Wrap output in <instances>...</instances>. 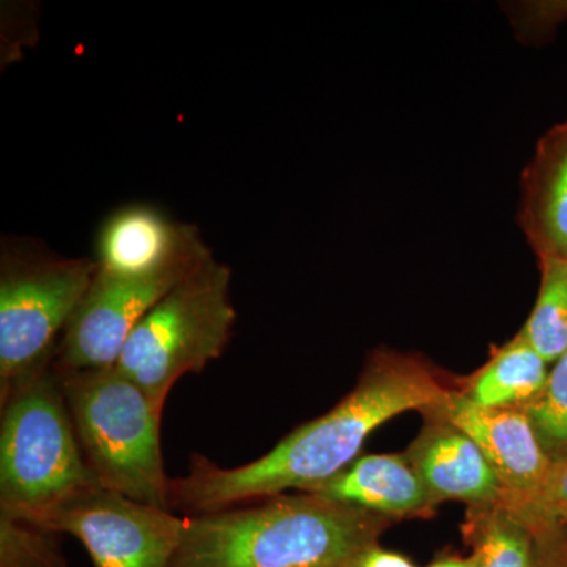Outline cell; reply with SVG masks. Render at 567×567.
Listing matches in <instances>:
<instances>
[{
    "label": "cell",
    "mask_w": 567,
    "mask_h": 567,
    "mask_svg": "<svg viewBox=\"0 0 567 567\" xmlns=\"http://www.w3.org/2000/svg\"><path fill=\"white\" fill-rule=\"evenodd\" d=\"M520 410L550 461L567 458V352L555 361L544 390Z\"/></svg>",
    "instance_id": "17"
},
{
    "label": "cell",
    "mask_w": 567,
    "mask_h": 567,
    "mask_svg": "<svg viewBox=\"0 0 567 567\" xmlns=\"http://www.w3.org/2000/svg\"><path fill=\"white\" fill-rule=\"evenodd\" d=\"M210 257L196 226L175 221L155 205L133 203L115 208L100 224L93 260L100 274L148 278L196 270Z\"/></svg>",
    "instance_id": "9"
},
{
    "label": "cell",
    "mask_w": 567,
    "mask_h": 567,
    "mask_svg": "<svg viewBox=\"0 0 567 567\" xmlns=\"http://www.w3.org/2000/svg\"><path fill=\"white\" fill-rule=\"evenodd\" d=\"M537 567H567V539L557 536H537Z\"/></svg>",
    "instance_id": "22"
},
{
    "label": "cell",
    "mask_w": 567,
    "mask_h": 567,
    "mask_svg": "<svg viewBox=\"0 0 567 567\" xmlns=\"http://www.w3.org/2000/svg\"><path fill=\"white\" fill-rule=\"evenodd\" d=\"M305 494L323 496L391 520L427 517L439 505L406 454L360 456L341 473Z\"/></svg>",
    "instance_id": "12"
},
{
    "label": "cell",
    "mask_w": 567,
    "mask_h": 567,
    "mask_svg": "<svg viewBox=\"0 0 567 567\" xmlns=\"http://www.w3.org/2000/svg\"><path fill=\"white\" fill-rule=\"evenodd\" d=\"M347 567H416L412 559L398 551L386 550L379 543L361 550Z\"/></svg>",
    "instance_id": "21"
},
{
    "label": "cell",
    "mask_w": 567,
    "mask_h": 567,
    "mask_svg": "<svg viewBox=\"0 0 567 567\" xmlns=\"http://www.w3.org/2000/svg\"><path fill=\"white\" fill-rule=\"evenodd\" d=\"M436 410L483 451L502 483V505H524L543 488L554 462L524 410L486 409L454 388Z\"/></svg>",
    "instance_id": "10"
},
{
    "label": "cell",
    "mask_w": 567,
    "mask_h": 567,
    "mask_svg": "<svg viewBox=\"0 0 567 567\" xmlns=\"http://www.w3.org/2000/svg\"><path fill=\"white\" fill-rule=\"evenodd\" d=\"M424 413L427 423L405 454L435 502L453 499L468 507L502 502V483L476 443L436 406Z\"/></svg>",
    "instance_id": "11"
},
{
    "label": "cell",
    "mask_w": 567,
    "mask_h": 567,
    "mask_svg": "<svg viewBox=\"0 0 567 567\" xmlns=\"http://www.w3.org/2000/svg\"><path fill=\"white\" fill-rule=\"evenodd\" d=\"M511 20L525 39H537L554 31L567 18V0L513 3Z\"/></svg>",
    "instance_id": "20"
},
{
    "label": "cell",
    "mask_w": 567,
    "mask_h": 567,
    "mask_svg": "<svg viewBox=\"0 0 567 567\" xmlns=\"http://www.w3.org/2000/svg\"><path fill=\"white\" fill-rule=\"evenodd\" d=\"M394 520L305 494L183 517L171 567H347Z\"/></svg>",
    "instance_id": "2"
},
{
    "label": "cell",
    "mask_w": 567,
    "mask_h": 567,
    "mask_svg": "<svg viewBox=\"0 0 567 567\" xmlns=\"http://www.w3.org/2000/svg\"><path fill=\"white\" fill-rule=\"evenodd\" d=\"M427 567H476L475 558L472 555L461 557V555H443L436 558Z\"/></svg>",
    "instance_id": "23"
},
{
    "label": "cell",
    "mask_w": 567,
    "mask_h": 567,
    "mask_svg": "<svg viewBox=\"0 0 567 567\" xmlns=\"http://www.w3.org/2000/svg\"><path fill=\"white\" fill-rule=\"evenodd\" d=\"M507 509L527 525L533 536L567 539V458L551 464L546 483L536 496Z\"/></svg>",
    "instance_id": "19"
},
{
    "label": "cell",
    "mask_w": 567,
    "mask_h": 567,
    "mask_svg": "<svg viewBox=\"0 0 567 567\" xmlns=\"http://www.w3.org/2000/svg\"><path fill=\"white\" fill-rule=\"evenodd\" d=\"M58 533L0 514V567H69Z\"/></svg>",
    "instance_id": "18"
},
{
    "label": "cell",
    "mask_w": 567,
    "mask_h": 567,
    "mask_svg": "<svg viewBox=\"0 0 567 567\" xmlns=\"http://www.w3.org/2000/svg\"><path fill=\"white\" fill-rule=\"evenodd\" d=\"M233 271L210 257L153 306L126 339L115 368L164 409L175 383L199 374L229 344L237 312Z\"/></svg>",
    "instance_id": "5"
},
{
    "label": "cell",
    "mask_w": 567,
    "mask_h": 567,
    "mask_svg": "<svg viewBox=\"0 0 567 567\" xmlns=\"http://www.w3.org/2000/svg\"><path fill=\"white\" fill-rule=\"evenodd\" d=\"M462 532L476 567H537L535 536L502 503L470 506Z\"/></svg>",
    "instance_id": "15"
},
{
    "label": "cell",
    "mask_w": 567,
    "mask_h": 567,
    "mask_svg": "<svg viewBox=\"0 0 567 567\" xmlns=\"http://www.w3.org/2000/svg\"><path fill=\"white\" fill-rule=\"evenodd\" d=\"M539 265V295L520 333L548 364H554L567 352V260Z\"/></svg>",
    "instance_id": "16"
},
{
    "label": "cell",
    "mask_w": 567,
    "mask_h": 567,
    "mask_svg": "<svg viewBox=\"0 0 567 567\" xmlns=\"http://www.w3.org/2000/svg\"><path fill=\"white\" fill-rule=\"evenodd\" d=\"M0 514L39 525L93 486L54 364L0 399Z\"/></svg>",
    "instance_id": "4"
},
{
    "label": "cell",
    "mask_w": 567,
    "mask_h": 567,
    "mask_svg": "<svg viewBox=\"0 0 567 567\" xmlns=\"http://www.w3.org/2000/svg\"><path fill=\"white\" fill-rule=\"evenodd\" d=\"M58 374L82 454L100 486L171 511L163 410L115 365Z\"/></svg>",
    "instance_id": "3"
},
{
    "label": "cell",
    "mask_w": 567,
    "mask_h": 567,
    "mask_svg": "<svg viewBox=\"0 0 567 567\" xmlns=\"http://www.w3.org/2000/svg\"><path fill=\"white\" fill-rule=\"evenodd\" d=\"M39 527L76 537L93 567H171L183 518L93 486L51 511Z\"/></svg>",
    "instance_id": "7"
},
{
    "label": "cell",
    "mask_w": 567,
    "mask_h": 567,
    "mask_svg": "<svg viewBox=\"0 0 567 567\" xmlns=\"http://www.w3.org/2000/svg\"><path fill=\"white\" fill-rule=\"evenodd\" d=\"M450 390L424 361L380 350L338 405L295 429L265 456L223 468L194 454L188 475L171 480V511L194 516L292 488L309 491L352 465L380 425L406 412L434 409Z\"/></svg>",
    "instance_id": "1"
},
{
    "label": "cell",
    "mask_w": 567,
    "mask_h": 567,
    "mask_svg": "<svg viewBox=\"0 0 567 567\" xmlns=\"http://www.w3.org/2000/svg\"><path fill=\"white\" fill-rule=\"evenodd\" d=\"M95 260L40 246L0 254V399L54 364L71 317L95 276Z\"/></svg>",
    "instance_id": "6"
},
{
    "label": "cell",
    "mask_w": 567,
    "mask_h": 567,
    "mask_svg": "<svg viewBox=\"0 0 567 567\" xmlns=\"http://www.w3.org/2000/svg\"><path fill=\"white\" fill-rule=\"evenodd\" d=\"M193 271L115 278L96 270L59 342L54 368L62 372L89 371L117 364L134 327Z\"/></svg>",
    "instance_id": "8"
},
{
    "label": "cell",
    "mask_w": 567,
    "mask_h": 567,
    "mask_svg": "<svg viewBox=\"0 0 567 567\" xmlns=\"http://www.w3.org/2000/svg\"><path fill=\"white\" fill-rule=\"evenodd\" d=\"M548 363L524 334L499 347L462 388L473 404L486 409H524L546 386Z\"/></svg>",
    "instance_id": "14"
},
{
    "label": "cell",
    "mask_w": 567,
    "mask_h": 567,
    "mask_svg": "<svg viewBox=\"0 0 567 567\" xmlns=\"http://www.w3.org/2000/svg\"><path fill=\"white\" fill-rule=\"evenodd\" d=\"M518 223L539 262L567 260V118L540 137L525 167Z\"/></svg>",
    "instance_id": "13"
}]
</instances>
